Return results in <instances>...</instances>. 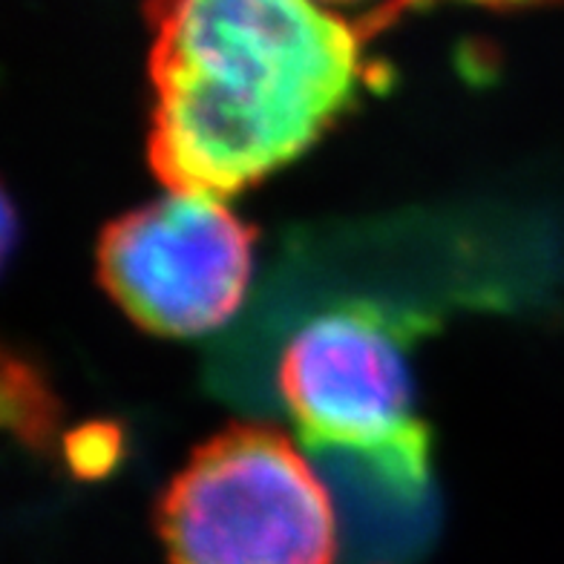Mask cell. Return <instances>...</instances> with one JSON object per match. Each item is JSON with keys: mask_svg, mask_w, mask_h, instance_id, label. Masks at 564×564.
<instances>
[{"mask_svg": "<svg viewBox=\"0 0 564 564\" xmlns=\"http://www.w3.org/2000/svg\"><path fill=\"white\" fill-rule=\"evenodd\" d=\"M98 280L141 328L199 337L246 297L253 230L219 196L173 194L121 216L98 239Z\"/></svg>", "mask_w": 564, "mask_h": 564, "instance_id": "cell-4", "label": "cell"}, {"mask_svg": "<svg viewBox=\"0 0 564 564\" xmlns=\"http://www.w3.org/2000/svg\"><path fill=\"white\" fill-rule=\"evenodd\" d=\"M150 164L225 196L317 144L366 82L364 30L319 0H148Z\"/></svg>", "mask_w": 564, "mask_h": 564, "instance_id": "cell-1", "label": "cell"}, {"mask_svg": "<svg viewBox=\"0 0 564 564\" xmlns=\"http://www.w3.org/2000/svg\"><path fill=\"white\" fill-rule=\"evenodd\" d=\"M171 564H335L337 510L282 432L230 426L199 446L159 501Z\"/></svg>", "mask_w": 564, "mask_h": 564, "instance_id": "cell-2", "label": "cell"}, {"mask_svg": "<svg viewBox=\"0 0 564 564\" xmlns=\"http://www.w3.org/2000/svg\"><path fill=\"white\" fill-rule=\"evenodd\" d=\"M469 3H484V7H524V3H539V0H469Z\"/></svg>", "mask_w": 564, "mask_h": 564, "instance_id": "cell-6", "label": "cell"}, {"mask_svg": "<svg viewBox=\"0 0 564 564\" xmlns=\"http://www.w3.org/2000/svg\"><path fill=\"white\" fill-rule=\"evenodd\" d=\"M319 3H349V0H319Z\"/></svg>", "mask_w": 564, "mask_h": 564, "instance_id": "cell-7", "label": "cell"}, {"mask_svg": "<svg viewBox=\"0 0 564 564\" xmlns=\"http://www.w3.org/2000/svg\"><path fill=\"white\" fill-rule=\"evenodd\" d=\"M349 564L412 562L435 533L430 432L383 446H308Z\"/></svg>", "mask_w": 564, "mask_h": 564, "instance_id": "cell-5", "label": "cell"}, {"mask_svg": "<svg viewBox=\"0 0 564 564\" xmlns=\"http://www.w3.org/2000/svg\"><path fill=\"white\" fill-rule=\"evenodd\" d=\"M435 319L375 297L317 308L274 360V392L305 446H383L426 430L412 415L409 343Z\"/></svg>", "mask_w": 564, "mask_h": 564, "instance_id": "cell-3", "label": "cell"}]
</instances>
